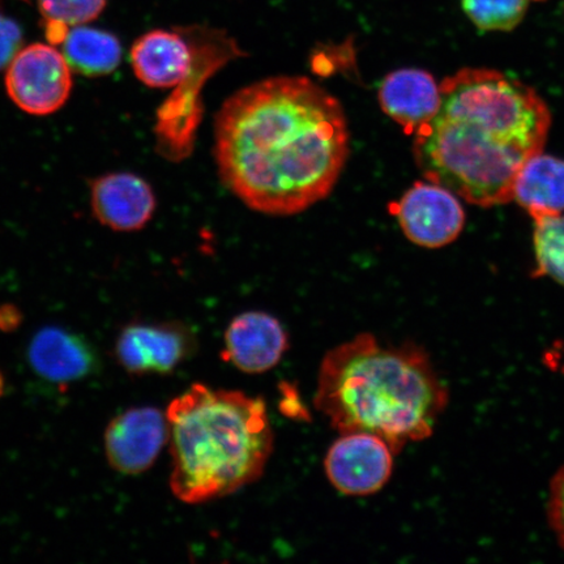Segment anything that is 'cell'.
Returning a JSON list of instances; mask_svg holds the SVG:
<instances>
[{
    "mask_svg": "<svg viewBox=\"0 0 564 564\" xmlns=\"http://www.w3.org/2000/svg\"><path fill=\"white\" fill-rule=\"evenodd\" d=\"M62 52L70 69L88 77L115 73L122 61L121 41L110 32L87 25L69 28Z\"/></svg>",
    "mask_w": 564,
    "mask_h": 564,
    "instance_id": "16",
    "label": "cell"
},
{
    "mask_svg": "<svg viewBox=\"0 0 564 564\" xmlns=\"http://www.w3.org/2000/svg\"><path fill=\"white\" fill-rule=\"evenodd\" d=\"M547 513L555 538L564 549V467L556 471L550 485Z\"/></svg>",
    "mask_w": 564,
    "mask_h": 564,
    "instance_id": "20",
    "label": "cell"
},
{
    "mask_svg": "<svg viewBox=\"0 0 564 564\" xmlns=\"http://www.w3.org/2000/svg\"><path fill=\"white\" fill-rule=\"evenodd\" d=\"M199 48L195 25L174 31L148 32L135 41L130 53L138 79L152 88H178L193 73Z\"/></svg>",
    "mask_w": 564,
    "mask_h": 564,
    "instance_id": "9",
    "label": "cell"
},
{
    "mask_svg": "<svg viewBox=\"0 0 564 564\" xmlns=\"http://www.w3.org/2000/svg\"><path fill=\"white\" fill-rule=\"evenodd\" d=\"M193 336L178 324L137 323L126 327L117 340V357L132 373H169L188 357Z\"/></svg>",
    "mask_w": 564,
    "mask_h": 564,
    "instance_id": "10",
    "label": "cell"
},
{
    "mask_svg": "<svg viewBox=\"0 0 564 564\" xmlns=\"http://www.w3.org/2000/svg\"><path fill=\"white\" fill-rule=\"evenodd\" d=\"M378 100L392 121L408 135H415L440 111L441 84L425 69L401 68L384 77Z\"/></svg>",
    "mask_w": 564,
    "mask_h": 564,
    "instance_id": "13",
    "label": "cell"
},
{
    "mask_svg": "<svg viewBox=\"0 0 564 564\" xmlns=\"http://www.w3.org/2000/svg\"><path fill=\"white\" fill-rule=\"evenodd\" d=\"M441 94L440 111L414 135L420 171L478 207L513 200L521 166L544 152L552 126L544 98L490 68L458 70Z\"/></svg>",
    "mask_w": 564,
    "mask_h": 564,
    "instance_id": "2",
    "label": "cell"
},
{
    "mask_svg": "<svg viewBox=\"0 0 564 564\" xmlns=\"http://www.w3.org/2000/svg\"><path fill=\"white\" fill-rule=\"evenodd\" d=\"M90 206L104 227L135 231L151 221L156 210V196L150 183L137 174L109 173L91 182Z\"/></svg>",
    "mask_w": 564,
    "mask_h": 564,
    "instance_id": "12",
    "label": "cell"
},
{
    "mask_svg": "<svg viewBox=\"0 0 564 564\" xmlns=\"http://www.w3.org/2000/svg\"><path fill=\"white\" fill-rule=\"evenodd\" d=\"M28 357L35 373L56 384L77 382L100 368L94 345L58 327L41 329L32 338Z\"/></svg>",
    "mask_w": 564,
    "mask_h": 564,
    "instance_id": "14",
    "label": "cell"
},
{
    "mask_svg": "<svg viewBox=\"0 0 564 564\" xmlns=\"http://www.w3.org/2000/svg\"><path fill=\"white\" fill-rule=\"evenodd\" d=\"M21 45H23L21 28L17 21L0 13V69L9 67Z\"/></svg>",
    "mask_w": 564,
    "mask_h": 564,
    "instance_id": "21",
    "label": "cell"
},
{
    "mask_svg": "<svg viewBox=\"0 0 564 564\" xmlns=\"http://www.w3.org/2000/svg\"><path fill=\"white\" fill-rule=\"evenodd\" d=\"M392 449L379 436L341 434L324 458L330 485L348 497H368L382 490L393 470Z\"/></svg>",
    "mask_w": 564,
    "mask_h": 564,
    "instance_id": "7",
    "label": "cell"
},
{
    "mask_svg": "<svg viewBox=\"0 0 564 564\" xmlns=\"http://www.w3.org/2000/svg\"><path fill=\"white\" fill-rule=\"evenodd\" d=\"M529 0H462L465 15L479 31L510 32L527 15Z\"/></svg>",
    "mask_w": 564,
    "mask_h": 564,
    "instance_id": "19",
    "label": "cell"
},
{
    "mask_svg": "<svg viewBox=\"0 0 564 564\" xmlns=\"http://www.w3.org/2000/svg\"><path fill=\"white\" fill-rule=\"evenodd\" d=\"M457 195L434 182H417L406 189L392 212L409 241L426 247L453 243L462 235L465 214Z\"/></svg>",
    "mask_w": 564,
    "mask_h": 564,
    "instance_id": "6",
    "label": "cell"
},
{
    "mask_svg": "<svg viewBox=\"0 0 564 564\" xmlns=\"http://www.w3.org/2000/svg\"><path fill=\"white\" fill-rule=\"evenodd\" d=\"M314 404L338 433L379 436L398 455L433 435L448 391L417 345L362 334L324 356Z\"/></svg>",
    "mask_w": 564,
    "mask_h": 564,
    "instance_id": "3",
    "label": "cell"
},
{
    "mask_svg": "<svg viewBox=\"0 0 564 564\" xmlns=\"http://www.w3.org/2000/svg\"><path fill=\"white\" fill-rule=\"evenodd\" d=\"M167 442L166 415L156 408H133L106 430V456L121 474L139 475L152 467Z\"/></svg>",
    "mask_w": 564,
    "mask_h": 564,
    "instance_id": "8",
    "label": "cell"
},
{
    "mask_svg": "<svg viewBox=\"0 0 564 564\" xmlns=\"http://www.w3.org/2000/svg\"><path fill=\"white\" fill-rule=\"evenodd\" d=\"M534 278H550L564 286V214L535 218Z\"/></svg>",
    "mask_w": 564,
    "mask_h": 564,
    "instance_id": "17",
    "label": "cell"
},
{
    "mask_svg": "<svg viewBox=\"0 0 564 564\" xmlns=\"http://www.w3.org/2000/svg\"><path fill=\"white\" fill-rule=\"evenodd\" d=\"M105 6L106 0H39L47 40L52 45L61 44L69 28L90 23Z\"/></svg>",
    "mask_w": 564,
    "mask_h": 564,
    "instance_id": "18",
    "label": "cell"
},
{
    "mask_svg": "<svg viewBox=\"0 0 564 564\" xmlns=\"http://www.w3.org/2000/svg\"><path fill=\"white\" fill-rule=\"evenodd\" d=\"M337 98L302 76H276L231 95L215 122L221 181L247 207L292 216L333 193L349 158Z\"/></svg>",
    "mask_w": 564,
    "mask_h": 564,
    "instance_id": "1",
    "label": "cell"
},
{
    "mask_svg": "<svg viewBox=\"0 0 564 564\" xmlns=\"http://www.w3.org/2000/svg\"><path fill=\"white\" fill-rule=\"evenodd\" d=\"M289 348V337L276 317L249 312L235 317L225 333L223 358L238 370L258 376L276 368Z\"/></svg>",
    "mask_w": 564,
    "mask_h": 564,
    "instance_id": "11",
    "label": "cell"
},
{
    "mask_svg": "<svg viewBox=\"0 0 564 564\" xmlns=\"http://www.w3.org/2000/svg\"><path fill=\"white\" fill-rule=\"evenodd\" d=\"M176 499L200 505L231 496L263 476L273 430L262 399L194 384L166 412Z\"/></svg>",
    "mask_w": 564,
    "mask_h": 564,
    "instance_id": "4",
    "label": "cell"
},
{
    "mask_svg": "<svg viewBox=\"0 0 564 564\" xmlns=\"http://www.w3.org/2000/svg\"><path fill=\"white\" fill-rule=\"evenodd\" d=\"M513 200L535 218L564 214V160L541 152L521 166Z\"/></svg>",
    "mask_w": 564,
    "mask_h": 564,
    "instance_id": "15",
    "label": "cell"
},
{
    "mask_svg": "<svg viewBox=\"0 0 564 564\" xmlns=\"http://www.w3.org/2000/svg\"><path fill=\"white\" fill-rule=\"evenodd\" d=\"M13 104L31 116H51L63 108L73 90V69L53 45L21 47L6 73Z\"/></svg>",
    "mask_w": 564,
    "mask_h": 564,
    "instance_id": "5",
    "label": "cell"
}]
</instances>
